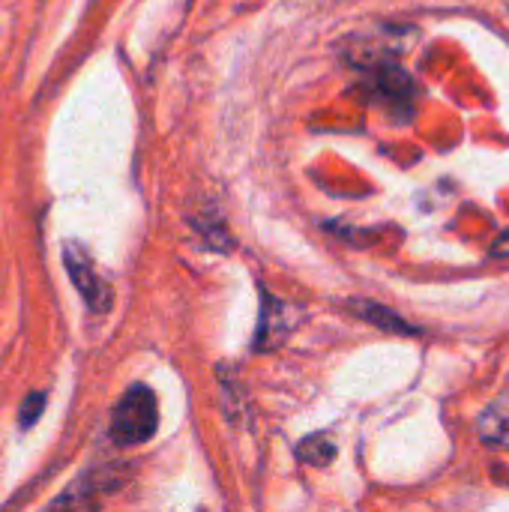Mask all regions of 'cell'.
<instances>
[{
	"label": "cell",
	"mask_w": 509,
	"mask_h": 512,
	"mask_svg": "<svg viewBox=\"0 0 509 512\" xmlns=\"http://www.w3.org/2000/svg\"><path fill=\"white\" fill-rule=\"evenodd\" d=\"M159 429V402L147 384H132L111 414V438L123 447L150 441Z\"/></svg>",
	"instance_id": "cell-1"
},
{
	"label": "cell",
	"mask_w": 509,
	"mask_h": 512,
	"mask_svg": "<svg viewBox=\"0 0 509 512\" xmlns=\"http://www.w3.org/2000/svg\"><path fill=\"white\" fill-rule=\"evenodd\" d=\"M63 264H66V273H69L75 291L81 294L84 306L93 315H108L111 303H114V294H111V285L96 273L90 255L78 243H66L63 246Z\"/></svg>",
	"instance_id": "cell-2"
},
{
	"label": "cell",
	"mask_w": 509,
	"mask_h": 512,
	"mask_svg": "<svg viewBox=\"0 0 509 512\" xmlns=\"http://www.w3.org/2000/svg\"><path fill=\"white\" fill-rule=\"evenodd\" d=\"M120 486V477H111L108 468L81 477L75 486H69V492H63L45 512H99L102 510V498L108 492H114Z\"/></svg>",
	"instance_id": "cell-3"
},
{
	"label": "cell",
	"mask_w": 509,
	"mask_h": 512,
	"mask_svg": "<svg viewBox=\"0 0 509 512\" xmlns=\"http://www.w3.org/2000/svg\"><path fill=\"white\" fill-rule=\"evenodd\" d=\"M369 90L372 96L387 105L393 114H411L414 111V99H417V87L414 81L399 69V66H378L372 72V81H369Z\"/></svg>",
	"instance_id": "cell-4"
},
{
	"label": "cell",
	"mask_w": 509,
	"mask_h": 512,
	"mask_svg": "<svg viewBox=\"0 0 509 512\" xmlns=\"http://www.w3.org/2000/svg\"><path fill=\"white\" fill-rule=\"evenodd\" d=\"M477 432L480 438L495 447V450H507L509 453V390L501 393L477 420Z\"/></svg>",
	"instance_id": "cell-5"
},
{
	"label": "cell",
	"mask_w": 509,
	"mask_h": 512,
	"mask_svg": "<svg viewBox=\"0 0 509 512\" xmlns=\"http://www.w3.org/2000/svg\"><path fill=\"white\" fill-rule=\"evenodd\" d=\"M288 318V306H282L273 294H264V309H261V327H258V351H264V348H276V342H282L279 339V333L282 336H288V324H279V321H285Z\"/></svg>",
	"instance_id": "cell-6"
},
{
	"label": "cell",
	"mask_w": 509,
	"mask_h": 512,
	"mask_svg": "<svg viewBox=\"0 0 509 512\" xmlns=\"http://www.w3.org/2000/svg\"><path fill=\"white\" fill-rule=\"evenodd\" d=\"M354 312L363 321H369V324H375L381 330H390V333H414V327L405 324V318H399L396 312H390V309H384L378 303H354Z\"/></svg>",
	"instance_id": "cell-7"
},
{
	"label": "cell",
	"mask_w": 509,
	"mask_h": 512,
	"mask_svg": "<svg viewBox=\"0 0 509 512\" xmlns=\"http://www.w3.org/2000/svg\"><path fill=\"white\" fill-rule=\"evenodd\" d=\"M297 456H300L306 465H318V468H324V465H330V462H333L336 447H333V441H330V438L315 435V438H306V441L300 444Z\"/></svg>",
	"instance_id": "cell-8"
},
{
	"label": "cell",
	"mask_w": 509,
	"mask_h": 512,
	"mask_svg": "<svg viewBox=\"0 0 509 512\" xmlns=\"http://www.w3.org/2000/svg\"><path fill=\"white\" fill-rule=\"evenodd\" d=\"M45 408V393H30L21 405V429H30Z\"/></svg>",
	"instance_id": "cell-9"
},
{
	"label": "cell",
	"mask_w": 509,
	"mask_h": 512,
	"mask_svg": "<svg viewBox=\"0 0 509 512\" xmlns=\"http://www.w3.org/2000/svg\"><path fill=\"white\" fill-rule=\"evenodd\" d=\"M492 255H495V258H509V231H504V234L495 240V246H492Z\"/></svg>",
	"instance_id": "cell-10"
}]
</instances>
